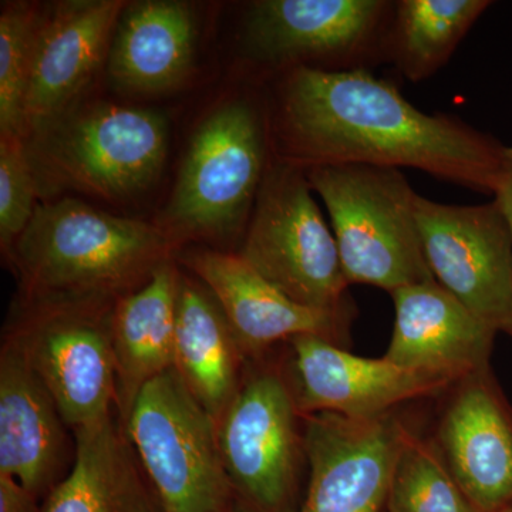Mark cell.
Returning <instances> with one entry per match:
<instances>
[{"label": "cell", "instance_id": "obj_6", "mask_svg": "<svg viewBox=\"0 0 512 512\" xmlns=\"http://www.w3.org/2000/svg\"><path fill=\"white\" fill-rule=\"evenodd\" d=\"M264 121L254 104L234 100L195 130L174 185L168 234L222 238L247 229L266 170Z\"/></svg>", "mask_w": 512, "mask_h": 512}, {"label": "cell", "instance_id": "obj_25", "mask_svg": "<svg viewBox=\"0 0 512 512\" xmlns=\"http://www.w3.org/2000/svg\"><path fill=\"white\" fill-rule=\"evenodd\" d=\"M39 6L3 3L0 13V140L26 137V100Z\"/></svg>", "mask_w": 512, "mask_h": 512}, {"label": "cell", "instance_id": "obj_2", "mask_svg": "<svg viewBox=\"0 0 512 512\" xmlns=\"http://www.w3.org/2000/svg\"><path fill=\"white\" fill-rule=\"evenodd\" d=\"M174 245L160 225L63 198L37 204L9 258L26 301H117L170 261Z\"/></svg>", "mask_w": 512, "mask_h": 512}, {"label": "cell", "instance_id": "obj_27", "mask_svg": "<svg viewBox=\"0 0 512 512\" xmlns=\"http://www.w3.org/2000/svg\"><path fill=\"white\" fill-rule=\"evenodd\" d=\"M0 512H40L36 497L15 478L0 474Z\"/></svg>", "mask_w": 512, "mask_h": 512}, {"label": "cell", "instance_id": "obj_18", "mask_svg": "<svg viewBox=\"0 0 512 512\" xmlns=\"http://www.w3.org/2000/svg\"><path fill=\"white\" fill-rule=\"evenodd\" d=\"M55 399L13 335L0 355V474L39 497L55 480L64 451Z\"/></svg>", "mask_w": 512, "mask_h": 512}, {"label": "cell", "instance_id": "obj_7", "mask_svg": "<svg viewBox=\"0 0 512 512\" xmlns=\"http://www.w3.org/2000/svg\"><path fill=\"white\" fill-rule=\"evenodd\" d=\"M124 430L164 512H221L234 498L217 420L174 367L140 390Z\"/></svg>", "mask_w": 512, "mask_h": 512}, {"label": "cell", "instance_id": "obj_12", "mask_svg": "<svg viewBox=\"0 0 512 512\" xmlns=\"http://www.w3.org/2000/svg\"><path fill=\"white\" fill-rule=\"evenodd\" d=\"M302 424L309 477L296 512H383L406 421L313 413Z\"/></svg>", "mask_w": 512, "mask_h": 512}, {"label": "cell", "instance_id": "obj_28", "mask_svg": "<svg viewBox=\"0 0 512 512\" xmlns=\"http://www.w3.org/2000/svg\"><path fill=\"white\" fill-rule=\"evenodd\" d=\"M493 197V200L503 211L512 237V147H508L503 170H501L500 178H498V183L495 185ZM510 333L512 335V325Z\"/></svg>", "mask_w": 512, "mask_h": 512}, {"label": "cell", "instance_id": "obj_13", "mask_svg": "<svg viewBox=\"0 0 512 512\" xmlns=\"http://www.w3.org/2000/svg\"><path fill=\"white\" fill-rule=\"evenodd\" d=\"M288 343L292 349L289 386L302 416H383L412 400L439 396L456 383L394 365L384 357L367 359L353 355L320 336H296Z\"/></svg>", "mask_w": 512, "mask_h": 512}, {"label": "cell", "instance_id": "obj_11", "mask_svg": "<svg viewBox=\"0 0 512 512\" xmlns=\"http://www.w3.org/2000/svg\"><path fill=\"white\" fill-rule=\"evenodd\" d=\"M421 247L437 284L497 332L512 325V237L497 202L447 205L417 194Z\"/></svg>", "mask_w": 512, "mask_h": 512}, {"label": "cell", "instance_id": "obj_17", "mask_svg": "<svg viewBox=\"0 0 512 512\" xmlns=\"http://www.w3.org/2000/svg\"><path fill=\"white\" fill-rule=\"evenodd\" d=\"M390 295L396 318L384 359L451 382L490 367L497 330L468 311L436 279Z\"/></svg>", "mask_w": 512, "mask_h": 512}, {"label": "cell", "instance_id": "obj_31", "mask_svg": "<svg viewBox=\"0 0 512 512\" xmlns=\"http://www.w3.org/2000/svg\"><path fill=\"white\" fill-rule=\"evenodd\" d=\"M383 512H386V511H383Z\"/></svg>", "mask_w": 512, "mask_h": 512}, {"label": "cell", "instance_id": "obj_10", "mask_svg": "<svg viewBox=\"0 0 512 512\" xmlns=\"http://www.w3.org/2000/svg\"><path fill=\"white\" fill-rule=\"evenodd\" d=\"M393 10L387 0H259L245 18V50L284 73L309 62L323 70L369 69L384 60Z\"/></svg>", "mask_w": 512, "mask_h": 512}, {"label": "cell", "instance_id": "obj_22", "mask_svg": "<svg viewBox=\"0 0 512 512\" xmlns=\"http://www.w3.org/2000/svg\"><path fill=\"white\" fill-rule=\"evenodd\" d=\"M244 355L212 293L204 284L181 278L174 369L217 423L241 387Z\"/></svg>", "mask_w": 512, "mask_h": 512}, {"label": "cell", "instance_id": "obj_24", "mask_svg": "<svg viewBox=\"0 0 512 512\" xmlns=\"http://www.w3.org/2000/svg\"><path fill=\"white\" fill-rule=\"evenodd\" d=\"M386 512H484L458 485L430 439L404 426Z\"/></svg>", "mask_w": 512, "mask_h": 512}, {"label": "cell", "instance_id": "obj_14", "mask_svg": "<svg viewBox=\"0 0 512 512\" xmlns=\"http://www.w3.org/2000/svg\"><path fill=\"white\" fill-rule=\"evenodd\" d=\"M429 437L451 476L484 512L512 504V409L490 367L458 380Z\"/></svg>", "mask_w": 512, "mask_h": 512}, {"label": "cell", "instance_id": "obj_30", "mask_svg": "<svg viewBox=\"0 0 512 512\" xmlns=\"http://www.w3.org/2000/svg\"><path fill=\"white\" fill-rule=\"evenodd\" d=\"M498 512H512V504L507 505V507L503 508V510Z\"/></svg>", "mask_w": 512, "mask_h": 512}, {"label": "cell", "instance_id": "obj_20", "mask_svg": "<svg viewBox=\"0 0 512 512\" xmlns=\"http://www.w3.org/2000/svg\"><path fill=\"white\" fill-rule=\"evenodd\" d=\"M181 276L171 261L114 303L110 333L116 366V407L124 424L137 394L173 369Z\"/></svg>", "mask_w": 512, "mask_h": 512}, {"label": "cell", "instance_id": "obj_9", "mask_svg": "<svg viewBox=\"0 0 512 512\" xmlns=\"http://www.w3.org/2000/svg\"><path fill=\"white\" fill-rule=\"evenodd\" d=\"M218 444L235 494L264 512H296L302 414L281 372L256 370L241 384L218 421Z\"/></svg>", "mask_w": 512, "mask_h": 512}, {"label": "cell", "instance_id": "obj_5", "mask_svg": "<svg viewBox=\"0 0 512 512\" xmlns=\"http://www.w3.org/2000/svg\"><path fill=\"white\" fill-rule=\"evenodd\" d=\"M305 168L276 160L256 195L239 256L293 301L320 311L352 309L338 244Z\"/></svg>", "mask_w": 512, "mask_h": 512}, {"label": "cell", "instance_id": "obj_21", "mask_svg": "<svg viewBox=\"0 0 512 512\" xmlns=\"http://www.w3.org/2000/svg\"><path fill=\"white\" fill-rule=\"evenodd\" d=\"M74 436L72 471L53 487L40 512H164L138 470L124 424L110 416L74 430Z\"/></svg>", "mask_w": 512, "mask_h": 512}, {"label": "cell", "instance_id": "obj_19", "mask_svg": "<svg viewBox=\"0 0 512 512\" xmlns=\"http://www.w3.org/2000/svg\"><path fill=\"white\" fill-rule=\"evenodd\" d=\"M195 43L197 20L188 3H127L111 40L107 73L126 92H170L187 79Z\"/></svg>", "mask_w": 512, "mask_h": 512}, {"label": "cell", "instance_id": "obj_8", "mask_svg": "<svg viewBox=\"0 0 512 512\" xmlns=\"http://www.w3.org/2000/svg\"><path fill=\"white\" fill-rule=\"evenodd\" d=\"M28 311L12 333L25 349L73 430L113 416L116 366L111 313L116 301H26Z\"/></svg>", "mask_w": 512, "mask_h": 512}, {"label": "cell", "instance_id": "obj_29", "mask_svg": "<svg viewBox=\"0 0 512 512\" xmlns=\"http://www.w3.org/2000/svg\"><path fill=\"white\" fill-rule=\"evenodd\" d=\"M221 512H264L259 510L258 507H255L254 504L248 503L244 498L239 497V495L235 494L234 498L229 501L227 507L224 508Z\"/></svg>", "mask_w": 512, "mask_h": 512}, {"label": "cell", "instance_id": "obj_15", "mask_svg": "<svg viewBox=\"0 0 512 512\" xmlns=\"http://www.w3.org/2000/svg\"><path fill=\"white\" fill-rule=\"evenodd\" d=\"M126 5L121 0H69L40 12L25 141L74 109L101 64L107 62Z\"/></svg>", "mask_w": 512, "mask_h": 512}, {"label": "cell", "instance_id": "obj_23", "mask_svg": "<svg viewBox=\"0 0 512 512\" xmlns=\"http://www.w3.org/2000/svg\"><path fill=\"white\" fill-rule=\"evenodd\" d=\"M488 0H399L384 45V60L392 62L410 82L439 72L480 16Z\"/></svg>", "mask_w": 512, "mask_h": 512}, {"label": "cell", "instance_id": "obj_26", "mask_svg": "<svg viewBox=\"0 0 512 512\" xmlns=\"http://www.w3.org/2000/svg\"><path fill=\"white\" fill-rule=\"evenodd\" d=\"M37 197L25 140H0V244L6 255L32 221Z\"/></svg>", "mask_w": 512, "mask_h": 512}, {"label": "cell", "instance_id": "obj_1", "mask_svg": "<svg viewBox=\"0 0 512 512\" xmlns=\"http://www.w3.org/2000/svg\"><path fill=\"white\" fill-rule=\"evenodd\" d=\"M278 160L308 168H414L493 195L508 146L448 114H427L369 69L296 67L276 99Z\"/></svg>", "mask_w": 512, "mask_h": 512}, {"label": "cell", "instance_id": "obj_4", "mask_svg": "<svg viewBox=\"0 0 512 512\" xmlns=\"http://www.w3.org/2000/svg\"><path fill=\"white\" fill-rule=\"evenodd\" d=\"M325 204L350 285L392 293L433 281L416 220V198L399 168L318 165L306 170Z\"/></svg>", "mask_w": 512, "mask_h": 512}, {"label": "cell", "instance_id": "obj_16", "mask_svg": "<svg viewBox=\"0 0 512 512\" xmlns=\"http://www.w3.org/2000/svg\"><path fill=\"white\" fill-rule=\"evenodd\" d=\"M187 264L221 306L245 353L258 355L296 336H320L339 346L349 338L352 309L329 312L301 305L238 254L195 251Z\"/></svg>", "mask_w": 512, "mask_h": 512}, {"label": "cell", "instance_id": "obj_3", "mask_svg": "<svg viewBox=\"0 0 512 512\" xmlns=\"http://www.w3.org/2000/svg\"><path fill=\"white\" fill-rule=\"evenodd\" d=\"M25 144L39 197L77 191L123 201L160 177L168 128L157 111L97 103L70 110Z\"/></svg>", "mask_w": 512, "mask_h": 512}]
</instances>
